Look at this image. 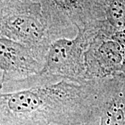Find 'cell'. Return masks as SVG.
Masks as SVG:
<instances>
[{"label": "cell", "mask_w": 125, "mask_h": 125, "mask_svg": "<svg viewBox=\"0 0 125 125\" xmlns=\"http://www.w3.org/2000/svg\"><path fill=\"white\" fill-rule=\"evenodd\" d=\"M0 93V125H85L97 121L98 79L38 73Z\"/></svg>", "instance_id": "obj_1"}, {"label": "cell", "mask_w": 125, "mask_h": 125, "mask_svg": "<svg viewBox=\"0 0 125 125\" xmlns=\"http://www.w3.org/2000/svg\"><path fill=\"white\" fill-rule=\"evenodd\" d=\"M0 35L45 55L56 40L70 38L52 24L36 0H11L1 6Z\"/></svg>", "instance_id": "obj_2"}, {"label": "cell", "mask_w": 125, "mask_h": 125, "mask_svg": "<svg viewBox=\"0 0 125 125\" xmlns=\"http://www.w3.org/2000/svg\"><path fill=\"white\" fill-rule=\"evenodd\" d=\"M80 31L86 42V80L125 76V32L108 35L94 27Z\"/></svg>", "instance_id": "obj_3"}, {"label": "cell", "mask_w": 125, "mask_h": 125, "mask_svg": "<svg viewBox=\"0 0 125 125\" xmlns=\"http://www.w3.org/2000/svg\"><path fill=\"white\" fill-rule=\"evenodd\" d=\"M86 42L81 31L73 38H61L50 45L40 73L75 81H87Z\"/></svg>", "instance_id": "obj_4"}, {"label": "cell", "mask_w": 125, "mask_h": 125, "mask_svg": "<svg viewBox=\"0 0 125 125\" xmlns=\"http://www.w3.org/2000/svg\"><path fill=\"white\" fill-rule=\"evenodd\" d=\"M46 55L0 35V70L6 81L27 79L42 71Z\"/></svg>", "instance_id": "obj_5"}, {"label": "cell", "mask_w": 125, "mask_h": 125, "mask_svg": "<svg viewBox=\"0 0 125 125\" xmlns=\"http://www.w3.org/2000/svg\"><path fill=\"white\" fill-rule=\"evenodd\" d=\"M52 24L70 38L94 24L92 0H36Z\"/></svg>", "instance_id": "obj_6"}, {"label": "cell", "mask_w": 125, "mask_h": 125, "mask_svg": "<svg viewBox=\"0 0 125 125\" xmlns=\"http://www.w3.org/2000/svg\"><path fill=\"white\" fill-rule=\"evenodd\" d=\"M97 125H125V76L98 79Z\"/></svg>", "instance_id": "obj_7"}, {"label": "cell", "mask_w": 125, "mask_h": 125, "mask_svg": "<svg viewBox=\"0 0 125 125\" xmlns=\"http://www.w3.org/2000/svg\"><path fill=\"white\" fill-rule=\"evenodd\" d=\"M94 26L108 35L125 32V0H92Z\"/></svg>", "instance_id": "obj_8"}, {"label": "cell", "mask_w": 125, "mask_h": 125, "mask_svg": "<svg viewBox=\"0 0 125 125\" xmlns=\"http://www.w3.org/2000/svg\"><path fill=\"white\" fill-rule=\"evenodd\" d=\"M4 73H3V72H1L0 70V91H1V89L2 84H3V83H4Z\"/></svg>", "instance_id": "obj_9"}, {"label": "cell", "mask_w": 125, "mask_h": 125, "mask_svg": "<svg viewBox=\"0 0 125 125\" xmlns=\"http://www.w3.org/2000/svg\"><path fill=\"white\" fill-rule=\"evenodd\" d=\"M10 1H11V0H0V6L6 4V3H8Z\"/></svg>", "instance_id": "obj_10"}, {"label": "cell", "mask_w": 125, "mask_h": 125, "mask_svg": "<svg viewBox=\"0 0 125 125\" xmlns=\"http://www.w3.org/2000/svg\"><path fill=\"white\" fill-rule=\"evenodd\" d=\"M94 125L93 124H88V125Z\"/></svg>", "instance_id": "obj_11"}]
</instances>
